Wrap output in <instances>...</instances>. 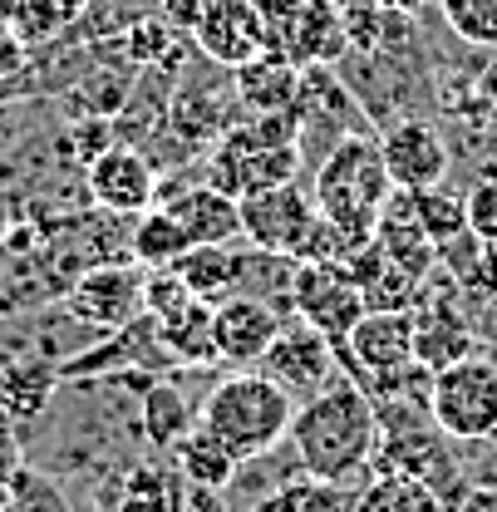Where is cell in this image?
Segmentation results:
<instances>
[{
  "mask_svg": "<svg viewBox=\"0 0 497 512\" xmlns=\"http://www.w3.org/2000/svg\"><path fill=\"white\" fill-rule=\"evenodd\" d=\"M374 448H379V404L355 380L325 384L320 394L296 404L291 453L301 473L355 483L374 468Z\"/></svg>",
  "mask_w": 497,
  "mask_h": 512,
  "instance_id": "1",
  "label": "cell"
},
{
  "mask_svg": "<svg viewBox=\"0 0 497 512\" xmlns=\"http://www.w3.org/2000/svg\"><path fill=\"white\" fill-rule=\"evenodd\" d=\"M296 394L281 389L266 370H232L227 380H217L202 404H197V424L212 429L222 444L232 448L242 463H256L266 453L291 439V419H296Z\"/></svg>",
  "mask_w": 497,
  "mask_h": 512,
  "instance_id": "2",
  "label": "cell"
},
{
  "mask_svg": "<svg viewBox=\"0 0 497 512\" xmlns=\"http://www.w3.org/2000/svg\"><path fill=\"white\" fill-rule=\"evenodd\" d=\"M296 173H301V119L296 114H247L202 158V178L212 188L232 192L237 202L251 192L296 183Z\"/></svg>",
  "mask_w": 497,
  "mask_h": 512,
  "instance_id": "3",
  "label": "cell"
},
{
  "mask_svg": "<svg viewBox=\"0 0 497 512\" xmlns=\"http://www.w3.org/2000/svg\"><path fill=\"white\" fill-rule=\"evenodd\" d=\"M311 197H315V212L350 242V252L365 247L374 237V227H379L384 202L394 197L384 153H379V138L350 133L335 148H325V158L315 168Z\"/></svg>",
  "mask_w": 497,
  "mask_h": 512,
  "instance_id": "4",
  "label": "cell"
},
{
  "mask_svg": "<svg viewBox=\"0 0 497 512\" xmlns=\"http://www.w3.org/2000/svg\"><path fill=\"white\" fill-rule=\"evenodd\" d=\"M242 242L281 261H345L350 242L315 212V197L296 183L242 197Z\"/></svg>",
  "mask_w": 497,
  "mask_h": 512,
  "instance_id": "5",
  "label": "cell"
},
{
  "mask_svg": "<svg viewBox=\"0 0 497 512\" xmlns=\"http://www.w3.org/2000/svg\"><path fill=\"white\" fill-rule=\"evenodd\" d=\"M434 424L458 444L497 439V365L488 355H468L448 370H434Z\"/></svg>",
  "mask_w": 497,
  "mask_h": 512,
  "instance_id": "6",
  "label": "cell"
},
{
  "mask_svg": "<svg viewBox=\"0 0 497 512\" xmlns=\"http://www.w3.org/2000/svg\"><path fill=\"white\" fill-rule=\"evenodd\" d=\"M291 316H301L335 350H345L350 330L370 316V301L345 261H291Z\"/></svg>",
  "mask_w": 497,
  "mask_h": 512,
  "instance_id": "7",
  "label": "cell"
},
{
  "mask_svg": "<svg viewBox=\"0 0 497 512\" xmlns=\"http://www.w3.org/2000/svg\"><path fill=\"white\" fill-rule=\"evenodd\" d=\"M414 311H370L350 330L345 350H340V370L345 380H355L360 389H370L374 380L414 365Z\"/></svg>",
  "mask_w": 497,
  "mask_h": 512,
  "instance_id": "8",
  "label": "cell"
},
{
  "mask_svg": "<svg viewBox=\"0 0 497 512\" xmlns=\"http://www.w3.org/2000/svg\"><path fill=\"white\" fill-rule=\"evenodd\" d=\"M187 40L202 60L222 64V69H242L271 50V30L256 0H207Z\"/></svg>",
  "mask_w": 497,
  "mask_h": 512,
  "instance_id": "9",
  "label": "cell"
},
{
  "mask_svg": "<svg viewBox=\"0 0 497 512\" xmlns=\"http://www.w3.org/2000/svg\"><path fill=\"white\" fill-rule=\"evenodd\" d=\"M414 350L429 370H448V365L478 355V325L458 306L453 281H448V291L434 286V276L424 281V291L414 301Z\"/></svg>",
  "mask_w": 497,
  "mask_h": 512,
  "instance_id": "10",
  "label": "cell"
},
{
  "mask_svg": "<svg viewBox=\"0 0 497 512\" xmlns=\"http://www.w3.org/2000/svg\"><path fill=\"white\" fill-rule=\"evenodd\" d=\"M256 370H266L271 380L281 384V389H291L296 399H311V394H320L325 384H335L340 350H335L315 325H306L301 316H291L281 325V335L271 340V350L261 355Z\"/></svg>",
  "mask_w": 497,
  "mask_h": 512,
  "instance_id": "11",
  "label": "cell"
},
{
  "mask_svg": "<svg viewBox=\"0 0 497 512\" xmlns=\"http://www.w3.org/2000/svg\"><path fill=\"white\" fill-rule=\"evenodd\" d=\"M148 266H94L69 291V316L94 330H124L148 311Z\"/></svg>",
  "mask_w": 497,
  "mask_h": 512,
  "instance_id": "12",
  "label": "cell"
},
{
  "mask_svg": "<svg viewBox=\"0 0 497 512\" xmlns=\"http://www.w3.org/2000/svg\"><path fill=\"white\" fill-rule=\"evenodd\" d=\"M84 183H89V197L104 212H119V217H138V212L158 207V173H153V163L138 143L104 148L84 168Z\"/></svg>",
  "mask_w": 497,
  "mask_h": 512,
  "instance_id": "13",
  "label": "cell"
},
{
  "mask_svg": "<svg viewBox=\"0 0 497 512\" xmlns=\"http://www.w3.org/2000/svg\"><path fill=\"white\" fill-rule=\"evenodd\" d=\"M379 153H384L389 183L399 192L438 188L448 178V163H453L448 138L429 119H399V124H389V133L379 138Z\"/></svg>",
  "mask_w": 497,
  "mask_h": 512,
  "instance_id": "14",
  "label": "cell"
},
{
  "mask_svg": "<svg viewBox=\"0 0 497 512\" xmlns=\"http://www.w3.org/2000/svg\"><path fill=\"white\" fill-rule=\"evenodd\" d=\"M266 30H271V50L286 55L291 64H301V69L330 64L350 50L340 0H306L301 10H291L286 20H276V25H266Z\"/></svg>",
  "mask_w": 497,
  "mask_h": 512,
  "instance_id": "15",
  "label": "cell"
},
{
  "mask_svg": "<svg viewBox=\"0 0 497 512\" xmlns=\"http://www.w3.org/2000/svg\"><path fill=\"white\" fill-rule=\"evenodd\" d=\"M281 311L276 301L266 296H251V291H237L217 306V360L222 365H237V370H251L261 365V355L271 350V340L281 335Z\"/></svg>",
  "mask_w": 497,
  "mask_h": 512,
  "instance_id": "16",
  "label": "cell"
},
{
  "mask_svg": "<svg viewBox=\"0 0 497 512\" xmlns=\"http://www.w3.org/2000/svg\"><path fill=\"white\" fill-rule=\"evenodd\" d=\"M168 212L183 222V232L192 237V247H227V242H242V202L232 192L212 188L207 178L197 188H183Z\"/></svg>",
  "mask_w": 497,
  "mask_h": 512,
  "instance_id": "17",
  "label": "cell"
},
{
  "mask_svg": "<svg viewBox=\"0 0 497 512\" xmlns=\"http://www.w3.org/2000/svg\"><path fill=\"white\" fill-rule=\"evenodd\" d=\"M374 242L384 247L389 261H399V266H404L409 276H419V281H429V276L438 271V242L424 232V222H419L409 192L394 188V197L384 202L379 227H374Z\"/></svg>",
  "mask_w": 497,
  "mask_h": 512,
  "instance_id": "18",
  "label": "cell"
},
{
  "mask_svg": "<svg viewBox=\"0 0 497 512\" xmlns=\"http://www.w3.org/2000/svg\"><path fill=\"white\" fill-rule=\"evenodd\" d=\"M237 79V99H242V109L247 114H296V99H301V84H306V69L301 64H291L286 55H276V50H266V55H256L251 64L242 69H232Z\"/></svg>",
  "mask_w": 497,
  "mask_h": 512,
  "instance_id": "19",
  "label": "cell"
},
{
  "mask_svg": "<svg viewBox=\"0 0 497 512\" xmlns=\"http://www.w3.org/2000/svg\"><path fill=\"white\" fill-rule=\"evenodd\" d=\"M345 266H350V276L360 281L370 311H414V301H419V291H424V281L409 276L399 261H389L374 237L345 256Z\"/></svg>",
  "mask_w": 497,
  "mask_h": 512,
  "instance_id": "20",
  "label": "cell"
},
{
  "mask_svg": "<svg viewBox=\"0 0 497 512\" xmlns=\"http://www.w3.org/2000/svg\"><path fill=\"white\" fill-rule=\"evenodd\" d=\"M158 320V340L168 350L173 365H222L217 360V306L212 301H183L178 311Z\"/></svg>",
  "mask_w": 497,
  "mask_h": 512,
  "instance_id": "21",
  "label": "cell"
},
{
  "mask_svg": "<svg viewBox=\"0 0 497 512\" xmlns=\"http://www.w3.org/2000/svg\"><path fill=\"white\" fill-rule=\"evenodd\" d=\"M251 247H237V242H227V247H192V252L178 261V276L187 281V291L197 296V301H212V306H222L227 296H237L242 291V276L251 271Z\"/></svg>",
  "mask_w": 497,
  "mask_h": 512,
  "instance_id": "22",
  "label": "cell"
},
{
  "mask_svg": "<svg viewBox=\"0 0 497 512\" xmlns=\"http://www.w3.org/2000/svg\"><path fill=\"white\" fill-rule=\"evenodd\" d=\"M138 429L153 453H173L187 434L197 429V409L178 384L168 380H148V394H143V414H138Z\"/></svg>",
  "mask_w": 497,
  "mask_h": 512,
  "instance_id": "23",
  "label": "cell"
},
{
  "mask_svg": "<svg viewBox=\"0 0 497 512\" xmlns=\"http://www.w3.org/2000/svg\"><path fill=\"white\" fill-rule=\"evenodd\" d=\"M187 478L178 463H133L119 483L114 512H183Z\"/></svg>",
  "mask_w": 497,
  "mask_h": 512,
  "instance_id": "24",
  "label": "cell"
},
{
  "mask_svg": "<svg viewBox=\"0 0 497 512\" xmlns=\"http://www.w3.org/2000/svg\"><path fill=\"white\" fill-rule=\"evenodd\" d=\"M350 512H448L443 493L409 473H374L355 488Z\"/></svg>",
  "mask_w": 497,
  "mask_h": 512,
  "instance_id": "25",
  "label": "cell"
},
{
  "mask_svg": "<svg viewBox=\"0 0 497 512\" xmlns=\"http://www.w3.org/2000/svg\"><path fill=\"white\" fill-rule=\"evenodd\" d=\"M173 463H178V473L187 478V488H222L227 493L237 483V473H242V458L222 444L212 429H202V424L173 448Z\"/></svg>",
  "mask_w": 497,
  "mask_h": 512,
  "instance_id": "26",
  "label": "cell"
},
{
  "mask_svg": "<svg viewBox=\"0 0 497 512\" xmlns=\"http://www.w3.org/2000/svg\"><path fill=\"white\" fill-rule=\"evenodd\" d=\"M438 266L448 271V281H453L463 296L497 301V247L493 242L463 232V237H453V242L438 247Z\"/></svg>",
  "mask_w": 497,
  "mask_h": 512,
  "instance_id": "27",
  "label": "cell"
},
{
  "mask_svg": "<svg viewBox=\"0 0 497 512\" xmlns=\"http://www.w3.org/2000/svg\"><path fill=\"white\" fill-rule=\"evenodd\" d=\"M55 384H60L55 365H45V360H15V365L0 370V409L10 419H20V424L25 419H40L45 404H50V394H55Z\"/></svg>",
  "mask_w": 497,
  "mask_h": 512,
  "instance_id": "28",
  "label": "cell"
},
{
  "mask_svg": "<svg viewBox=\"0 0 497 512\" xmlns=\"http://www.w3.org/2000/svg\"><path fill=\"white\" fill-rule=\"evenodd\" d=\"M192 252V237L183 232V222L168 207H148L133 222V261L158 271V266H178Z\"/></svg>",
  "mask_w": 497,
  "mask_h": 512,
  "instance_id": "29",
  "label": "cell"
},
{
  "mask_svg": "<svg viewBox=\"0 0 497 512\" xmlns=\"http://www.w3.org/2000/svg\"><path fill=\"white\" fill-rule=\"evenodd\" d=\"M350 498H355L350 483L301 473V478H286L281 488H271L256 512H350Z\"/></svg>",
  "mask_w": 497,
  "mask_h": 512,
  "instance_id": "30",
  "label": "cell"
},
{
  "mask_svg": "<svg viewBox=\"0 0 497 512\" xmlns=\"http://www.w3.org/2000/svg\"><path fill=\"white\" fill-rule=\"evenodd\" d=\"M153 15H163V0H89L69 35L74 40H119Z\"/></svg>",
  "mask_w": 497,
  "mask_h": 512,
  "instance_id": "31",
  "label": "cell"
},
{
  "mask_svg": "<svg viewBox=\"0 0 497 512\" xmlns=\"http://www.w3.org/2000/svg\"><path fill=\"white\" fill-rule=\"evenodd\" d=\"M84 5H89V0H20L10 30H15L25 45H50V40H60V35H69V30L79 25Z\"/></svg>",
  "mask_w": 497,
  "mask_h": 512,
  "instance_id": "32",
  "label": "cell"
},
{
  "mask_svg": "<svg viewBox=\"0 0 497 512\" xmlns=\"http://www.w3.org/2000/svg\"><path fill=\"white\" fill-rule=\"evenodd\" d=\"M409 202H414V212H419L424 232L434 237L438 247L468 232V192H453V188H443V183H438V188L409 192Z\"/></svg>",
  "mask_w": 497,
  "mask_h": 512,
  "instance_id": "33",
  "label": "cell"
},
{
  "mask_svg": "<svg viewBox=\"0 0 497 512\" xmlns=\"http://www.w3.org/2000/svg\"><path fill=\"white\" fill-rule=\"evenodd\" d=\"M443 25L478 50H497V0H438Z\"/></svg>",
  "mask_w": 497,
  "mask_h": 512,
  "instance_id": "34",
  "label": "cell"
},
{
  "mask_svg": "<svg viewBox=\"0 0 497 512\" xmlns=\"http://www.w3.org/2000/svg\"><path fill=\"white\" fill-rule=\"evenodd\" d=\"M5 512H74V508H69V498L60 493L55 478H45V473L20 463L10 473V488H5Z\"/></svg>",
  "mask_w": 497,
  "mask_h": 512,
  "instance_id": "35",
  "label": "cell"
},
{
  "mask_svg": "<svg viewBox=\"0 0 497 512\" xmlns=\"http://www.w3.org/2000/svg\"><path fill=\"white\" fill-rule=\"evenodd\" d=\"M468 232L497 247V173L478 178L468 188Z\"/></svg>",
  "mask_w": 497,
  "mask_h": 512,
  "instance_id": "36",
  "label": "cell"
},
{
  "mask_svg": "<svg viewBox=\"0 0 497 512\" xmlns=\"http://www.w3.org/2000/svg\"><path fill=\"white\" fill-rule=\"evenodd\" d=\"M25 55H30V45H25L15 30L0 25V79H15V74L25 69Z\"/></svg>",
  "mask_w": 497,
  "mask_h": 512,
  "instance_id": "37",
  "label": "cell"
},
{
  "mask_svg": "<svg viewBox=\"0 0 497 512\" xmlns=\"http://www.w3.org/2000/svg\"><path fill=\"white\" fill-rule=\"evenodd\" d=\"M183 512H232V503L222 488H187Z\"/></svg>",
  "mask_w": 497,
  "mask_h": 512,
  "instance_id": "38",
  "label": "cell"
},
{
  "mask_svg": "<svg viewBox=\"0 0 497 512\" xmlns=\"http://www.w3.org/2000/svg\"><path fill=\"white\" fill-rule=\"evenodd\" d=\"M453 512H497V483H478V488H468Z\"/></svg>",
  "mask_w": 497,
  "mask_h": 512,
  "instance_id": "39",
  "label": "cell"
},
{
  "mask_svg": "<svg viewBox=\"0 0 497 512\" xmlns=\"http://www.w3.org/2000/svg\"><path fill=\"white\" fill-rule=\"evenodd\" d=\"M306 0H256V10L266 15V25H276V20H286L291 10H301Z\"/></svg>",
  "mask_w": 497,
  "mask_h": 512,
  "instance_id": "40",
  "label": "cell"
},
{
  "mask_svg": "<svg viewBox=\"0 0 497 512\" xmlns=\"http://www.w3.org/2000/svg\"><path fill=\"white\" fill-rule=\"evenodd\" d=\"M20 463H15V448L5 439V429H0V498H5V488H10V473H15Z\"/></svg>",
  "mask_w": 497,
  "mask_h": 512,
  "instance_id": "41",
  "label": "cell"
},
{
  "mask_svg": "<svg viewBox=\"0 0 497 512\" xmlns=\"http://www.w3.org/2000/svg\"><path fill=\"white\" fill-rule=\"evenodd\" d=\"M384 10H399V15H419V10H429V5H438V0H379Z\"/></svg>",
  "mask_w": 497,
  "mask_h": 512,
  "instance_id": "42",
  "label": "cell"
}]
</instances>
